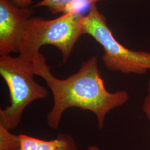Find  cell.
Returning <instances> with one entry per match:
<instances>
[{
	"instance_id": "obj_3",
	"label": "cell",
	"mask_w": 150,
	"mask_h": 150,
	"mask_svg": "<svg viewBox=\"0 0 150 150\" xmlns=\"http://www.w3.org/2000/svg\"><path fill=\"white\" fill-rule=\"evenodd\" d=\"M0 75L8 88L11 101L10 105L0 109V125L12 130L19 125L30 103L48 96V90L35 80L33 64L20 56H1Z\"/></svg>"
},
{
	"instance_id": "obj_7",
	"label": "cell",
	"mask_w": 150,
	"mask_h": 150,
	"mask_svg": "<svg viewBox=\"0 0 150 150\" xmlns=\"http://www.w3.org/2000/svg\"><path fill=\"white\" fill-rule=\"evenodd\" d=\"M0 150H20L19 135L13 134L10 130L0 125Z\"/></svg>"
},
{
	"instance_id": "obj_12",
	"label": "cell",
	"mask_w": 150,
	"mask_h": 150,
	"mask_svg": "<svg viewBox=\"0 0 150 150\" xmlns=\"http://www.w3.org/2000/svg\"><path fill=\"white\" fill-rule=\"evenodd\" d=\"M87 150H101L100 149L95 145H91L88 148Z\"/></svg>"
},
{
	"instance_id": "obj_5",
	"label": "cell",
	"mask_w": 150,
	"mask_h": 150,
	"mask_svg": "<svg viewBox=\"0 0 150 150\" xmlns=\"http://www.w3.org/2000/svg\"><path fill=\"white\" fill-rule=\"evenodd\" d=\"M33 9L15 5L10 0H0V56L17 52L25 25Z\"/></svg>"
},
{
	"instance_id": "obj_1",
	"label": "cell",
	"mask_w": 150,
	"mask_h": 150,
	"mask_svg": "<svg viewBox=\"0 0 150 150\" xmlns=\"http://www.w3.org/2000/svg\"><path fill=\"white\" fill-rule=\"evenodd\" d=\"M33 64L36 75L43 78L53 94L54 105L47 115V123L54 129L59 128L63 113L71 107L93 113L101 129L107 114L129 100L127 91H107L96 56L83 62L77 72L64 80L52 74L42 54Z\"/></svg>"
},
{
	"instance_id": "obj_11",
	"label": "cell",
	"mask_w": 150,
	"mask_h": 150,
	"mask_svg": "<svg viewBox=\"0 0 150 150\" xmlns=\"http://www.w3.org/2000/svg\"><path fill=\"white\" fill-rule=\"evenodd\" d=\"M12 4L19 7L28 8L32 4L33 0H10Z\"/></svg>"
},
{
	"instance_id": "obj_4",
	"label": "cell",
	"mask_w": 150,
	"mask_h": 150,
	"mask_svg": "<svg viewBox=\"0 0 150 150\" xmlns=\"http://www.w3.org/2000/svg\"><path fill=\"white\" fill-rule=\"evenodd\" d=\"M82 29L83 35L91 36L102 46V61L107 70L126 75H142L150 70V53L134 51L120 43L96 5L83 16Z\"/></svg>"
},
{
	"instance_id": "obj_8",
	"label": "cell",
	"mask_w": 150,
	"mask_h": 150,
	"mask_svg": "<svg viewBox=\"0 0 150 150\" xmlns=\"http://www.w3.org/2000/svg\"><path fill=\"white\" fill-rule=\"evenodd\" d=\"M20 150H38V139L26 134H19Z\"/></svg>"
},
{
	"instance_id": "obj_10",
	"label": "cell",
	"mask_w": 150,
	"mask_h": 150,
	"mask_svg": "<svg viewBox=\"0 0 150 150\" xmlns=\"http://www.w3.org/2000/svg\"><path fill=\"white\" fill-rule=\"evenodd\" d=\"M54 150H77V147L74 139L71 136L67 134L64 145Z\"/></svg>"
},
{
	"instance_id": "obj_6",
	"label": "cell",
	"mask_w": 150,
	"mask_h": 150,
	"mask_svg": "<svg viewBox=\"0 0 150 150\" xmlns=\"http://www.w3.org/2000/svg\"><path fill=\"white\" fill-rule=\"evenodd\" d=\"M105 0H41L34 7H47L53 14L58 13L81 12L85 7L95 5L97 2Z\"/></svg>"
},
{
	"instance_id": "obj_2",
	"label": "cell",
	"mask_w": 150,
	"mask_h": 150,
	"mask_svg": "<svg viewBox=\"0 0 150 150\" xmlns=\"http://www.w3.org/2000/svg\"><path fill=\"white\" fill-rule=\"evenodd\" d=\"M83 16L81 12H70L50 20L32 16L25 25L18 47V56L33 64L41 55L42 46L52 45L61 52L64 64L83 35Z\"/></svg>"
},
{
	"instance_id": "obj_9",
	"label": "cell",
	"mask_w": 150,
	"mask_h": 150,
	"mask_svg": "<svg viewBox=\"0 0 150 150\" xmlns=\"http://www.w3.org/2000/svg\"><path fill=\"white\" fill-rule=\"evenodd\" d=\"M143 111L145 113L146 117L150 121V80L148 82L147 93L145 97L143 104Z\"/></svg>"
}]
</instances>
